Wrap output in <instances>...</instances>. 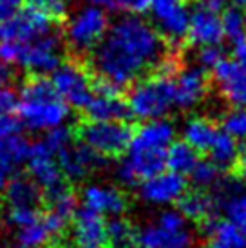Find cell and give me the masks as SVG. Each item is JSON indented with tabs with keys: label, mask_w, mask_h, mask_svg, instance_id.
Instances as JSON below:
<instances>
[{
	"label": "cell",
	"mask_w": 246,
	"mask_h": 248,
	"mask_svg": "<svg viewBox=\"0 0 246 248\" xmlns=\"http://www.w3.org/2000/svg\"><path fill=\"white\" fill-rule=\"evenodd\" d=\"M16 107H18V93L15 89V85L0 89V116L15 114Z\"/></svg>",
	"instance_id": "35"
},
{
	"label": "cell",
	"mask_w": 246,
	"mask_h": 248,
	"mask_svg": "<svg viewBox=\"0 0 246 248\" xmlns=\"http://www.w3.org/2000/svg\"><path fill=\"white\" fill-rule=\"evenodd\" d=\"M51 83L58 96L75 109H85L92 96V82L87 75V69L76 60L60 62V65L53 71Z\"/></svg>",
	"instance_id": "10"
},
{
	"label": "cell",
	"mask_w": 246,
	"mask_h": 248,
	"mask_svg": "<svg viewBox=\"0 0 246 248\" xmlns=\"http://www.w3.org/2000/svg\"><path fill=\"white\" fill-rule=\"evenodd\" d=\"M190 181L198 190H210L215 188L221 181V169L210 159H198V163L190 170Z\"/></svg>",
	"instance_id": "30"
},
{
	"label": "cell",
	"mask_w": 246,
	"mask_h": 248,
	"mask_svg": "<svg viewBox=\"0 0 246 248\" xmlns=\"http://www.w3.org/2000/svg\"><path fill=\"white\" fill-rule=\"evenodd\" d=\"M29 178L42 188V192H47L51 188L62 185L65 179L60 170V165L56 158L49 152V149L40 141L31 145V151L28 156Z\"/></svg>",
	"instance_id": "17"
},
{
	"label": "cell",
	"mask_w": 246,
	"mask_h": 248,
	"mask_svg": "<svg viewBox=\"0 0 246 248\" xmlns=\"http://www.w3.org/2000/svg\"><path fill=\"white\" fill-rule=\"evenodd\" d=\"M136 228L129 219L122 216H114L107 223V245L110 248H134L136 241Z\"/></svg>",
	"instance_id": "29"
},
{
	"label": "cell",
	"mask_w": 246,
	"mask_h": 248,
	"mask_svg": "<svg viewBox=\"0 0 246 248\" xmlns=\"http://www.w3.org/2000/svg\"><path fill=\"white\" fill-rule=\"evenodd\" d=\"M56 161L60 165L63 179L82 181V179H85L94 170L102 169L105 158L100 156V154H96L92 149H89L82 141L80 143L73 141L56 156Z\"/></svg>",
	"instance_id": "15"
},
{
	"label": "cell",
	"mask_w": 246,
	"mask_h": 248,
	"mask_svg": "<svg viewBox=\"0 0 246 248\" xmlns=\"http://www.w3.org/2000/svg\"><path fill=\"white\" fill-rule=\"evenodd\" d=\"M91 53L98 76L118 87L136 82L145 71L159 67L167 60V46L161 35L139 15L120 16Z\"/></svg>",
	"instance_id": "1"
},
{
	"label": "cell",
	"mask_w": 246,
	"mask_h": 248,
	"mask_svg": "<svg viewBox=\"0 0 246 248\" xmlns=\"http://www.w3.org/2000/svg\"><path fill=\"white\" fill-rule=\"evenodd\" d=\"M214 194L215 207L221 208L225 219L241 228L246 235V183L241 179H223L219 181Z\"/></svg>",
	"instance_id": "16"
},
{
	"label": "cell",
	"mask_w": 246,
	"mask_h": 248,
	"mask_svg": "<svg viewBox=\"0 0 246 248\" xmlns=\"http://www.w3.org/2000/svg\"><path fill=\"white\" fill-rule=\"evenodd\" d=\"M198 151L190 147L186 141H172L169 149L165 152V169H169L172 172L181 174V176H188L194 165L198 163Z\"/></svg>",
	"instance_id": "28"
},
{
	"label": "cell",
	"mask_w": 246,
	"mask_h": 248,
	"mask_svg": "<svg viewBox=\"0 0 246 248\" xmlns=\"http://www.w3.org/2000/svg\"><path fill=\"white\" fill-rule=\"evenodd\" d=\"M223 131L235 140H246V109L233 107L223 118Z\"/></svg>",
	"instance_id": "33"
},
{
	"label": "cell",
	"mask_w": 246,
	"mask_h": 248,
	"mask_svg": "<svg viewBox=\"0 0 246 248\" xmlns=\"http://www.w3.org/2000/svg\"><path fill=\"white\" fill-rule=\"evenodd\" d=\"M31 143L22 132L0 136V192L15 172L28 161Z\"/></svg>",
	"instance_id": "22"
},
{
	"label": "cell",
	"mask_w": 246,
	"mask_h": 248,
	"mask_svg": "<svg viewBox=\"0 0 246 248\" xmlns=\"http://www.w3.org/2000/svg\"><path fill=\"white\" fill-rule=\"evenodd\" d=\"M2 192L6 208H40L44 201L42 188L29 176H13Z\"/></svg>",
	"instance_id": "23"
},
{
	"label": "cell",
	"mask_w": 246,
	"mask_h": 248,
	"mask_svg": "<svg viewBox=\"0 0 246 248\" xmlns=\"http://www.w3.org/2000/svg\"><path fill=\"white\" fill-rule=\"evenodd\" d=\"M62 35L58 29L20 44L16 65H22L29 75H47L62 62Z\"/></svg>",
	"instance_id": "9"
},
{
	"label": "cell",
	"mask_w": 246,
	"mask_h": 248,
	"mask_svg": "<svg viewBox=\"0 0 246 248\" xmlns=\"http://www.w3.org/2000/svg\"><path fill=\"white\" fill-rule=\"evenodd\" d=\"M217 131L219 127H215V124L210 122L208 118L192 116L183 124L181 134H183V141H186L198 152H206Z\"/></svg>",
	"instance_id": "25"
},
{
	"label": "cell",
	"mask_w": 246,
	"mask_h": 248,
	"mask_svg": "<svg viewBox=\"0 0 246 248\" xmlns=\"http://www.w3.org/2000/svg\"><path fill=\"white\" fill-rule=\"evenodd\" d=\"M82 203L85 208L100 216H122L127 208V200L123 192L114 185L107 183H91L82 190Z\"/></svg>",
	"instance_id": "21"
},
{
	"label": "cell",
	"mask_w": 246,
	"mask_h": 248,
	"mask_svg": "<svg viewBox=\"0 0 246 248\" xmlns=\"http://www.w3.org/2000/svg\"><path fill=\"white\" fill-rule=\"evenodd\" d=\"M0 248H4V243H2V228H0Z\"/></svg>",
	"instance_id": "43"
},
{
	"label": "cell",
	"mask_w": 246,
	"mask_h": 248,
	"mask_svg": "<svg viewBox=\"0 0 246 248\" xmlns=\"http://www.w3.org/2000/svg\"><path fill=\"white\" fill-rule=\"evenodd\" d=\"M172 109H174V78L163 73H157L151 78L134 83L127 98V112L141 122L167 118Z\"/></svg>",
	"instance_id": "5"
},
{
	"label": "cell",
	"mask_w": 246,
	"mask_h": 248,
	"mask_svg": "<svg viewBox=\"0 0 246 248\" xmlns=\"http://www.w3.org/2000/svg\"><path fill=\"white\" fill-rule=\"evenodd\" d=\"M237 2H239V4H241L243 7H246V0H237Z\"/></svg>",
	"instance_id": "44"
},
{
	"label": "cell",
	"mask_w": 246,
	"mask_h": 248,
	"mask_svg": "<svg viewBox=\"0 0 246 248\" xmlns=\"http://www.w3.org/2000/svg\"><path fill=\"white\" fill-rule=\"evenodd\" d=\"M132 129L123 120H89L80 127V140L103 158L122 156L130 138Z\"/></svg>",
	"instance_id": "7"
},
{
	"label": "cell",
	"mask_w": 246,
	"mask_h": 248,
	"mask_svg": "<svg viewBox=\"0 0 246 248\" xmlns=\"http://www.w3.org/2000/svg\"><path fill=\"white\" fill-rule=\"evenodd\" d=\"M55 29H60V26L51 20L47 15L31 6H26L11 18L0 22V42L24 44Z\"/></svg>",
	"instance_id": "11"
},
{
	"label": "cell",
	"mask_w": 246,
	"mask_h": 248,
	"mask_svg": "<svg viewBox=\"0 0 246 248\" xmlns=\"http://www.w3.org/2000/svg\"><path fill=\"white\" fill-rule=\"evenodd\" d=\"M205 248H246L245 232L228 219H206Z\"/></svg>",
	"instance_id": "24"
},
{
	"label": "cell",
	"mask_w": 246,
	"mask_h": 248,
	"mask_svg": "<svg viewBox=\"0 0 246 248\" xmlns=\"http://www.w3.org/2000/svg\"><path fill=\"white\" fill-rule=\"evenodd\" d=\"M141 248H196V234L178 208H163L136 232Z\"/></svg>",
	"instance_id": "4"
},
{
	"label": "cell",
	"mask_w": 246,
	"mask_h": 248,
	"mask_svg": "<svg viewBox=\"0 0 246 248\" xmlns=\"http://www.w3.org/2000/svg\"><path fill=\"white\" fill-rule=\"evenodd\" d=\"M212 69L221 96L233 107L246 109V40L233 44L232 58L223 56Z\"/></svg>",
	"instance_id": "8"
},
{
	"label": "cell",
	"mask_w": 246,
	"mask_h": 248,
	"mask_svg": "<svg viewBox=\"0 0 246 248\" xmlns=\"http://www.w3.org/2000/svg\"><path fill=\"white\" fill-rule=\"evenodd\" d=\"M176 140V125L169 118L143 122L132 132L125 156L116 167L118 179L125 185H138L152 174L165 169V152Z\"/></svg>",
	"instance_id": "2"
},
{
	"label": "cell",
	"mask_w": 246,
	"mask_h": 248,
	"mask_svg": "<svg viewBox=\"0 0 246 248\" xmlns=\"http://www.w3.org/2000/svg\"><path fill=\"white\" fill-rule=\"evenodd\" d=\"M28 6L34 7L42 11L44 15H47L53 22H56L58 26L67 20L69 13V2L67 0H26Z\"/></svg>",
	"instance_id": "32"
},
{
	"label": "cell",
	"mask_w": 246,
	"mask_h": 248,
	"mask_svg": "<svg viewBox=\"0 0 246 248\" xmlns=\"http://www.w3.org/2000/svg\"><path fill=\"white\" fill-rule=\"evenodd\" d=\"M73 221V245L75 248H105L107 247V223L103 216L89 208L76 210Z\"/></svg>",
	"instance_id": "19"
},
{
	"label": "cell",
	"mask_w": 246,
	"mask_h": 248,
	"mask_svg": "<svg viewBox=\"0 0 246 248\" xmlns=\"http://www.w3.org/2000/svg\"><path fill=\"white\" fill-rule=\"evenodd\" d=\"M18 120L33 132H47L69 120V105L44 75H29L18 94Z\"/></svg>",
	"instance_id": "3"
},
{
	"label": "cell",
	"mask_w": 246,
	"mask_h": 248,
	"mask_svg": "<svg viewBox=\"0 0 246 248\" xmlns=\"http://www.w3.org/2000/svg\"><path fill=\"white\" fill-rule=\"evenodd\" d=\"M239 151L241 147L237 143V140L230 136L228 132H225L223 129H219L214 141L208 147V156H210V161L215 163V165L223 170V169H230L237 163L239 159Z\"/></svg>",
	"instance_id": "27"
},
{
	"label": "cell",
	"mask_w": 246,
	"mask_h": 248,
	"mask_svg": "<svg viewBox=\"0 0 246 248\" xmlns=\"http://www.w3.org/2000/svg\"><path fill=\"white\" fill-rule=\"evenodd\" d=\"M109 28V16L103 7L87 4L78 9L65 29V42L75 55H87L98 46Z\"/></svg>",
	"instance_id": "6"
},
{
	"label": "cell",
	"mask_w": 246,
	"mask_h": 248,
	"mask_svg": "<svg viewBox=\"0 0 246 248\" xmlns=\"http://www.w3.org/2000/svg\"><path fill=\"white\" fill-rule=\"evenodd\" d=\"M138 194L139 200L145 205L156 208H169L176 205L183 194L186 192V181L184 176L176 174L172 170H159V172L152 174L141 183H138Z\"/></svg>",
	"instance_id": "12"
},
{
	"label": "cell",
	"mask_w": 246,
	"mask_h": 248,
	"mask_svg": "<svg viewBox=\"0 0 246 248\" xmlns=\"http://www.w3.org/2000/svg\"><path fill=\"white\" fill-rule=\"evenodd\" d=\"M118 6L130 15H141L149 9L151 0H118Z\"/></svg>",
	"instance_id": "38"
},
{
	"label": "cell",
	"mask_w": 246,
	"mask_h": 248,
	"mask_svg": "<svg viewBox=\"0 0 246 248\" xmlns=\"http://www.w3.org/2000/svg\"><path fill=\"white\" fill-rule=\"evenodd\" d=\"M87 4H92V6L98 7H116L118 6V0H83Z\"/></svg>",
	"instance_id": "39"
},
{
	"label": "cell",
	"mask_w": 246,
	"mask_h": 248,
	"mask_svg": "<svg viewBox=\"0 0 246 248\" xmlns=\"http://www.w3.org/2000/svg\"><path fill=\"white\" fill-rule=\"evenodd\" d=\"M186 36L196 46H217L225 40L223 33V22L219 11H214L205 4L194 7L188 16V31Z\"/></svg>",
	"instance_id": "18"
},
{
	"label": "cell",
	"mask_w": 246,
	"mask_h": 248,
	"mask_svg": "<svg viewBox=\"0 0 246 248\" xmlns=\"http://www.w3.org/2000/svg\"><path fill=\"white\" fill-rule=\"evenodd\" d=\"M179 212L183 214L188 221H205L212 217L215 210V200L214 196L206 194L205 190H194L184 192L183 198L178 201Z\"/></svg>",
	"instance_id": "26"
},
{
	"label": "cell",
	"mask_w": 246,
	"mask_h": 248,
	"mask_svg": "<svg viewBox=\"0 0 246 248\" xmlns=\"http://www.w3.org/2000/svg\"><path fill=\"white\" fill-rule=\"evenodd\" d=\"M149 9L159 35L170 42H181L186 36L190 11L184 0H151Z\"/></svg>",
	"instance_id": "13"
},
{
	"label": "cell",
	"mask_w": 246,
	"mask_h": 248,
	"mask_svg": "<svg viewBox=\"0 0 246 248\" xmlns=\"http://www.w3.org/2000/svg\"><path fill=\"white\" fill-rule=\"evenodd\" d=\"M22 131V124L18 116L15 114H4L0 116V136H6V134H15V132Z\"/></svg>",
	"instance_id": "36"
},
{
	"label": "cell",
	"mask_w": 246,
	"mask_h": 248,
	"mask_svg": "<svg viewBox=\"0 0 246 248\" xmlns=\"http://www.w3.org/2000/svg\"><path fill=\"white\" fill-rule=\"evenodd\" d=\"M208 78L203 67L192 65L181 71L174 80V107L183 110H190L198 107L206 96Z\"/></svg>",
	"instance_id": "20"
},
{
	"label": "cell",
	"mask_w": 246,
	"mask_h": 248,
	"mask_svg": "<svg viewBox=\"0 0 246 248\" xmlns=\"http://www.w3.org/2000/svg\"><path fill=\"white\" fill-rule=\"evenodd\" d=\"M225 56L221 44L217 46H201L198 51V65L203 69H212L214 65Z\"/></svg>",
	"instance_id": "34"
},
{
	"label": "cell",
	"mask_w": 246,
	"mask_h": 248,
	"mask_svg": "<svg viewBox=\"0 0 246 248\" xmlns=\"http://www.w3.org/2000/svg\"><path fill=\"white\" fill-rule=\"evenodd\" d=\"M11 248H31V247H28V245H15V247H11Z\"/></svg>",
	"instance_id": "42"
},
{
	"label": "cell",
	"mask_w": 246,
	"mask_h": 248,
	"mask_svg": "<svg viewBox=\"0 0 246 248\" xmlns=\"http://www.w3.org/2000/svg\"><path fill=\"white\" fill-rule=\"evenodd\" d=\"M120 91L122 87L116 83L98 76L92 82V96L83 109L89 120H123L127 116V104L120 98Z\"/></svg>",
	"instance_id": "14"
},
{
	"label": "cell",
	"mask_w": 246,
	"mask_h": 248,
	"mask_svg": "<svg viewBox=\"0 0 246 248\" xmlns=\"http://www.w3.org/2000/svg\"><path fill=\"white\" fill-rule=\"evenodd\" d=\"M221 22H223L225 38H228L232 44L246 40V13L239 6H232L225 9Z\"/></svg>",
	"instance_id": "31"
},
{
	"label": "cell",
	"mask_w": 246,
	"mask_h": 248,
	"mask_svg": "<svg viewBox=\"0 0 246 248\" xmlns=\"http://www.w3.org/2000/svg\"><path fill=\"white\" fill-rule=\"evenodd\" d=\"M201 4H205L206 7H210V9H214V11H221V9L225 7L226 0H203Z\"/></svg>",
	"instance_id": "40"
},
{
	"label": "cell",
	"mask_w": 246,
	"mask_h": 248,
	"mask_svg": "<svg viewBox=\"0 0 246 248\" xmlns=\"http://www.w3.org/2000/svg\"><path fill=\"white\" fill-rule=\"evenodd\" d=\"M26 0H0V22L11 18L22 9Z\"/></svg>",
	"instance_id": "37"
},
{
	"label": "cell",
	"mask_w": 246,
	"mask_h": 248,
	"mask_svg": "<svg viewBox=\"0 0 246 248\" xmlns=\"http://www.w3.org/2000/svg\"><path fill=\"white\" fill-rule=\"evenodd\" d=\"M237 163H241V170H243V174L246 176V145L239 151V159H237Z\"/></svg>",
	"instance_id": "41"
}]
</instances>
